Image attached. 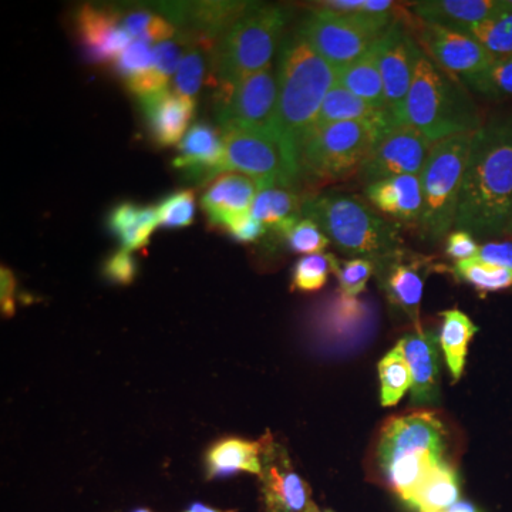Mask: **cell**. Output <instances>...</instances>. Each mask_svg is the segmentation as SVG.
I'll use <instances>...</instances> for the list:
<instances>
[{
    "label": "cell",
    "mask_w": 512,
    "mask_h": 512,
    "mask_svg": "<svg viewBox=\"0 0 512 512\" xmlns=\"http://www.w3.org/2000/svg\"><path fill=\"white\" fill-rule=\"evenodd\" d=\"M340 121H359V123L372 124L382 131L397 127L396 120L386 109H377L365 100L359 99L340 84H335L323 101L315 127L326 124L340 123ZM312 128V130H313Z\"/></svg>",
    "instance_id": "25"
},
{
    "label": "cell",
    "mask_w": 512,
    "mask_h": 512,
    "mask_svg": "<svg viewBox=\"0 0 512 512\" xmlns=\"http://www.w3.org/2000/svg\"><path fill=\"white\" fill-rule=\"evenodd\" d=\"M119 20V15L107 8L86 5L79 9L77 33L90 62H116L117 57L133 43V37L119 25Z\"/></svg>",
    "instance_id": "17"
},
{
    "label": "cell",
    "mask_w": 512,
    "mask_h": 512,
    "mask_svg": "<svg viewBox=\"0 0 512 512\" xmlns=\"http://www.w3.org/2000/svg\"><path fill=\"white\" fill-rule=\"evenodd\" d=\"M117 73L121 74L124 79L136 76L138 73L146 72V70L154 67V50L148 43L138 42L134 40L130 46L124 50L116 62Z\"/></svg>",
    "instance_id": "42"
},
{
    "label": "cell",
    "mask_w": 512,
    "mask_h": 512,
    "mask_svg": "<svg viewBox=\"0 0 512 512\" xmlns=\"http://www.w3.org/2000/svg\"><path fill=\"white\" fill-rule=\"evenodd\" d=\"M140 101L151 136L158 146L171 147L183 141L194 116V99L165 90Z\"/></svg>",
    "instance_id": "23"
},
{
    "label": "cell",
    "mask_w": 512,
    "mask_h": 512,
    "mask_svg": "<svg viewBox=\"0 0 512 512\" xmlns=\"http://www.w3.org/2000/svg\"><path fill=\"white\" fill-rule=\"evenodd\" d=\"M204 52H210V50L200 45L185 52L175 77V93L194 99L200 92L205 74Z\"/></svg>",
    "instance_id": "39"
},
{
    "label": "cell",
    "mask_w": 512,
    "mask_h": 512,
    "mask_svg": "<svg viewBox=\"0 0 512 512\" xmlns=\"http://www.w3.org/2000/svg\"><path fill=\"white\" fill-rule=\"evenodd\" d=\"M379 377L380 400L383 406H396L412 387V373L400 343L380 360Z\"/></svg>",
    "instance_id": "32"
},
{
    "label": "cell",
    "mask_w": 512,
    "mask_h": 512,
    "mask_svg": "<svg viewBox=\"0 0 512 512\" xmlns=\"http://www.w3.org/2000/svg\"><path fill=\"white\" fill-rule=\"evenodd\" d=\"M400 16L387 13L336 12L315 8L302 19L298 33L335 69L365 55Z\"/></svg>",
    "instance_id": "9"
},
{
    "label": "cell",
    "mask_w": 512,
    "mask_h": 512,
    "mask_svg": "<svg viewBox=\"0 0 512 512\" xmlns=\"http://www.w3.org/2000/svg\"><path fill=\"white\" fill-rule=\"evenodd\" d=\"M480 251L476 239L467 231L450 232L446 242V254L457 262L467 261V259L476 258Z\"/></svg>",
    "instance_id": "47"
},
{
    "label": "cell",
    "mask_w": 512,
    "mask_h": 512,
    "mask_svg": "<svg viewBox=\"0 0 512 512\" xmlns=\"http://www.w3.org/2000/svg\"><path fill=\"white\" fill-rule=\"evenodd\" d=\"M302 205L303 201L291 188L264 185L255 197L251 212L266 229L286 238L301 221Z\"/></svg>",
    "instance_id": "27"
},
{
    "label": "cell",
    "mask_w": 512,
    "mask_h": 512,
    "mask_svg": "<svg viewBox=\"0 0 512 512\" xmlns=\"http://www.w3.org/2000/svg\"><path fill=\"white\" fill-rule=\"evenodd\" d=\"M154 50V67L164 74V76L171 77L178 70L181 59V49L173 40L158 43L153 47Z\"/></svg>",
    "instance_id": "48"
},
{
    "label": "cell",
    "mask_w": 512,
    "mask_h": 512,
    "mask_svg": "<svg viewBox=\"0 0 512 512\" xmlns=\"http://www.w3.org/2000/svg\"><path fill=\"white\" fill-rule=\"evenodd\" d=\"M501 5H503V9L507 10V12H512V0H501Z\"/></svg>",
    "instance_id": "53"
},
{
    "label": "cell",
    "mask_w": 512,
    "mask_h": 512,
    "mask_svg": "<svg viewBox=\"0 0 512 512\" xmlns=\"http://www.w3.org/2000/svg\"><path fill=\"white\" fill-rule=\"evenodd\" d=\"M289 248L296 254H322L330 245V239L312 220L303 218L286 235Z\"/></svg>",
    "instance_id": "41"
},
{
    "label": "cell",
    "mask_w": 512,
    "mask_h": 512,
    "mask_svg": "<svg viewBox=\"0 0 512 512\" xmlns=\"http://www.w3.org/2000/svg\"><path fill=\"white\" fill-rule=\"evenodd\" d=\"M377 284L394 312L421 328L420 308L424 284L437 266L429 256L399 248L375 262Z\"/></svg>",
    "instance_id": "12"
},
{
    "label": "cell",
    "mask_w": 512,
    "mask_h": 512,
    "mask_svg": "<svg viewBox=\"0 0 512 512\" xmlns=\"http://www.w3.org/2000/svg\"><path fill=\"white\" fill-rule=\"evenodd\" d=\"M454 228L476 237L512 231V113L497 114L474 133Z\"/></svg>",
    "instance_id": "1"
},
{
    "label": "cell",
    "mask_w": 512,
    "mask_h": 512,
    "mask_svg": "<svg viewBox=\"0 0 512 512\" xmlns=\"http://www.w3.org/2000/svg\"><path fill=\"white\" fill-rule=\"evenodd\" d=\"M460 500V478L448 463L437 467L414 495L410 507L420 512L448 510Z\"/></svg>",
    "instance_id": "31"
},
{
    "label": "cell",
    "mask_w": 512,
    "mask_h": 512,
    "mask_svg": "<svg viewBox=\"0 0 512 512\" xmlns=\"http://www.w3.org/2000/svg\"><path fill=\"white\" fill-rule=\"evenodd\" d=\"M276 77V134L299 164L303 140L315 127L325 97L338 84L339 72L296 32L282 45Z\"/></svg>",
    "instance_id": "2"
},
{
    "label": "cell",
    "mask_w": 512,
    "mask_h": 512,
    "mask_svg": "<svg viewBox=\"0 0 512 512\" xmlns=\"http://www.w3.org/2000/svg\"><path fill=\"white\" fill-rule=\"evenodd\" d=\"M365 194L370 204L400 224L419 225L423 194L419 175H400L367 184Z\"/></svg>",
    "instance_id": "24"
},
{
    "label": "cell",
    "mask_w": 512,
    "mask_h": 512,
    "mask_svg": "<svg viewBox=\"0 0 512 512\" xmlns=\"http://www.w3.org/2000/svg\"><path fill=\"white\" fill-rule=\"evenodd\" d=\"M121 26L134 40L148 43V45L167 42L175 33L174 26L167 19L148 13L146 10L128 13L121 22Z\"/></svg>",
    "instance_id": "37"
},
{
    "label": "cell",
    "mask_w": 512,
    "mask_h": 512,
    "mask_svg": "<svg viewBox=\"0 0 512 512\" xmlns=\"http://www.w3.org/2000/svg\"><path fill=\"white\" fill-rule=\"evenodd\" d=\"M168 83H170V77L158 72L156 67L126 80L128 90L140 100L165 92Z\"/></svg>",
    "instance_id": "44"
},
{
    "label": "cell",
    "mask_w": 512,
    "mask_h": 512,
    "mask_svg": "<svg viewBox=\"0 0 512 512\" xmlns=\"http://www.w3.org/2000/svg\"><path fill=\"white\" fill-rule=\"evenodd\" d=\"M474 134H458L433 143L420 174L423 208L419 234L424 241H441L456 224L458 202Z\"/></svg>",
    "instance_id": "6"
},
{
    "label": "cell",
    "mask_w": 512,
    "mask_h": 512,
    "mask_svg": "<svg viewBox=\"0 0 512 512\" xmlns=\"http://www.w3.org/2000/svg\"><path fill=\"white\" fill-rule=\"evenodd\" d=\"M375 269V262L366 258L339 261L335 275L338 276L340 295L356 299L360 293L365 292L367 282L375 275Z\"/></svg>",
    "instance_id": "40"
},
{
    "label": "cell",
    "mask_w": 512,
    "mask_h": 512,
    "mask_svg": "<svg viewBox=\"0 0 512 512\" xmlns=\"http://www.w3.org/2000/svg\"><path fill=\"white\" fill-rule=\"evenodd\" d=\"M133 512H151L150 510H146V508H140V510H136Z\"/></svg>",
    "instance_id": "54"
},
{
    "label": "cell",
    "mask_w": 512,
    "mask_h": 512,
    "mask_svg": "<svg viewBox=\"0 0 512 512\" xmlns=\"http://www.w3.org/2000/svg\"><path fill=\"white\" fill-rule=\"evenodd\" d=\"M437 512H446V511H437Z\"/></svg>",
    "instance_id": "56"
},
{
    "label": "cell",
    "mask_w": 512,
    "mask_h": 512,
    "mask_svg": "<svg viewBox=\"0 0 512 512\" xmlns=\"http://www.w3.org/2000/svg\"><path fill=\"white\" fill-rule=\"evenodd\" d=\"M264 184L239 173H224L212 181L201 200V207L215 227L225 229L229 222L251 212L255 197Z\"/></svg>",
    "instance_id": "19"
},
{
    "label": "cell",
    "mask_w": 512,
    "mask_h": 512,
    "mask_svg": "<svg viewBox=\"0 0 512 512\" xmlns=\"http://www.w3.org/2000/svg\"><path fill=\"white\" fill-rule=\"evenodd\" d=\"M107 225L126 251L146 247L158 227L157 208L121 202L111 210Z\"/></svg>",
    "instance_id": "28"
},
{
    "label": "cell",
    "mask_w": 512,
    "mask_h": 512,
    "mask_svg": "<svg viewBox=\"0 0 512 512\" xmlns=\"http://www.w3.org/2000/svg\"><path fill=\"white\" fill-rule=\"evenodd\" d=\"M225 231L241 244H254L258 239L264 237L266 228L261 221L256 220L252 212H248V214L241 215L229 222Z\"/></svg>",
    "instance_id": "46"
},
{
    "label": "cell",
    "mask_w": 512,
    "mask_h": 512,
    "mask_svg": "<svg viewBox=\"0 0 512 512\" xmlns=\"http://www.w3.org/2000/svg\"><path fill=\"white\" fill-rule=\"evenodd\" d=\"M276 109L278 77L271 66L238 82L218 84L215 114L222 128H251L278 136Z\"/></svg>",
    "instance_id": "11"
},
{
    "label": "cell",
    "mask_w": 512,
    "mask_h": 512,
    "mask_svg": "<svg viewBox=\"0 0 512 512\" xmlns=\"http://www.w3.org/2000/svg\"><path fill=\"white\" fill-rule=\"evenodd\" d=\"M476 258L512 269V242H488L480 247Z\"/></svg>",
    "instance_id": "49"
},
{
    "label": "cell",
    "mask_w": 512,
    "mask_h": 512,
    "mask_svg": "<svg viewBox=\"0 0 512 512\" xmlns=\"http://www.w3.org/2000/svg\"><path fill=\"white\" fill-rule=\"evenodd\" d=\"M338 265L339 259L333 254L303 256L293 268V291H319L328 282L329 275L335 274Z\"/></svg>",
    "instance_id": "36"
},
{
    "label": "cell",
    "mask_w": 512,
    "mask_h": 512,
    "mask_svg": "<svg viewBox=\"0 0 512 512\" xmlns=\"http://www.w3.org/2000/svg\"><path fill=\"white\" fill-rule=\"evenodd\" d=\"M137 271L136 259L126 249H120L111 254L103 265L104 278L117 285L133 284Z\"/></svg>",
    "instance_id": "43"
},
{
    "label": "cell",
    "mask_w": 512,
    "mask_h": 512,
    "mask_svg": "<svg viewBox=\"0 0 512 512\" xmlns=\"http://www.w3.org/2000/svg\"><path fill=\"white\" fill-rule=\"evenodd\" d=\"M421 53L423 50L403 16L379 39V66L386 109L397 126H406L404 109Z\"/></svg>",
    "instance_id": "13"
},
{
    "label": "cell",
    "mask_w": 512,
    "mask_h": 512,
    "mask_svg": "<svg viewBox=\"0 0 512 512\" xmlns=\"http://www.w3.org/2000/svg\"><path fill=\"white\" fill-rule=\"evenodd\" d=\"M453 272L481 293L500 292L512 288V269L471 258L456 262Z\"/></svg>",
    "instance_id": "33"
},
{
    "label": "cell",
    "mask_w": 512,
    "mask_h": 512,
    "mask_svg": "<svg viewBox=\"0 0 512 512\" xmlns=\"http://www.w3.org/2000/svg\"><path fill=\"white\" fill-rule=\"evenodd\" d=\"M158 225L168 229L185 228L195 217V195L183 190L167 195L157 207Z\"/></svg>",
    "instance_id": "38"
},
{
    "label": "cell",
    "mask_w": 512,
    "mask_h": 512,
    "mask_svg": "<svg viewBox=\"0 0 512 512\" xmlns=\"http://www.w3.org/2000/svg\"><path fill=\"white\" fill-rule=\"evenodd\" d=\"M410 12L426 25L466 33L503 10L501 0H423L409 3Z\"/></svg>",
    "instance_id": "22"
},
{
    "label": "cell",
    "mask_w": 512,
    "mask_h": 512,
    "mask_svg": "<svg viewBox=\"0 0 512 512\" xmlns=\"http://www.w3.org/2000/svg\"><path fill=\"white\" fill-rule=\"evenodd\" d=\"M248 6L244 2L174 3L163 10L173 22L190 30L188 39L192 36L197 45L211 50L214 39L224 36Z\"/></svg>",
    "instance_id": "18"
},
{
    "label": "cell",
    "mask_w": 512,
    "mask_h": 512,
    "mask_svg": "<svg viewBox=\"0 0 512 512\" xmlns=\"http://www.w3.org/2000/svg\"><path fill=\"white\" fill-rule=\"evenodd\" d=\"M406 25L416 29L414 37L421 50L440 69L456 77L461 83L484 72L495 62V57L467 33L426 25L414 16L412 22Z\"/></svg>",
    "instance_id": "14"
},
{
    "label": "cell",
    "mask_w": 512,
    "mask_h": 512,
    "mask_svg": "<svg viewBox=\"0 0 512 512\" xmlns=\"http://www.w3.org/2000/svg\"><path fill=\"white\" fill-rule=\"evenodd\" d=\"M302 215L345 254L376 262L403 248L399 224L384 220L352 195L323 194L303 201Z\"/></svg>",
    "instance_id": "5"
},
{
    "label": "cell",
    "mask_w": 512,
    "mask_h": 512,
    "mask_svg": "<svg viewBox=\"0 0 512 512\" xmlns=\"http://www.w3.org/2000/svg\"><path fill=\"white\" fill-rule=\"evenodd\" d=\"M225 156L222 174L239 173L264 184L291 188L301 170L278 136L251 128H222Z\"/></svg>",
    "instance_id": "10"
},
{
    "label": "cell",
    "mask_w": 512,
    "mask_h": 512,
    "mask_svg": "<svg viewBox=\"0 0 512 512\" xmlns=\"http://www.w3.org/2000/svg\"><path fill=\"white\" fill-rule=\"evenodd\" d=\"M511 234H512V231H511Z\"/></svg>",
    "instance_id": "57"
},
{
    "label": "cell",
    "mask_w": 512,
    "mask_h": 512,
    "mask_svg": "<svg viewBox=\"0 0 512 512\" xmlns=\"http://www.w3.org/2000/svg\"><path fill=\"white\" fill-rule=\"evenodd\" d=\"M288 20L289 12L281 6L249 3L215 47L218 84L238 82L271 66Z\"/></svg>",
    "instance_id": "7"
},
{
    "label": "cell",
    "mask_w": 512,
    "mask_h": 512,
    "mask_svg": "<svg viewBox=\"0 0 512 512\" xmlns=\"http://www.w3.org/2000/svg\"><path fill=\"white\" fill-rule=\"evenodd\" d=\"M466 33L495 59L512 56V12L503 9L493 18L474 25Z\"/></svg>",
    "instance_id": "35"
},
{
    "label": "cell",
    "mask_w": 512,
    "mask_h": 512,
    "mask_svg": "<svg viewBox=\"0 0 512 512\" xmlns=\"http://www.w3.org/2000/svg\"><path fill=\"white\" fill-rule=\"evenodd\" d=\"M319 512H333V511H330V510H326V511H319Z\"/></svg>",
    "instance_id": "55"
},
{
    "label": "cell",
    "mask_w": 512,
    "mask_h": 512,
    "mask_svg": "<svg viewBox=\"0 0 512 512\" xmlns=\"http://www.w3.org/2000/svg\"><path fill=\"white\" fill-rule=\"evenodd\" d=\"M433 146L410 126H397L384 133L359 171V180L372 184L400 175H419Z\"/></svg>",
    "instance_id": "15"
},
{
    "label": "cell",
    "mask_w": 512,
    "mask_h": 512,
    "mask_svg": "<svg viewBox=\"0 0 512 512\" xmlns=\"http://www.w3.org/2000/svg\"><path fill=\"white\" fill-rule=\"evenodd\" d=\"M468 92L491 101L512 100V56L495 59L484 72L464 80Z\"/></svg>",
    "instance_id": "34"
},
{
    "label": "cell",
    "mask_w": 512,
    "mask_h": 512,
    "mask_svg": "<svg viewBox=\"0 0 512 512\" xmlns=\"http://www.w3.org/2000/svg\"><path fill=\"white\" fill-rule=\"evenodd\" d=\"M446 512H481L476 505L467 503V501H458L453 507L448 508Z\"/></svg>",
    "instance_id": "51"
},
{
    "label": "cell",
    "mask_w": 512,
    "mask_h": 512,
    "mask_svg": "<svg viewBox=\"0 0 512 512\" xmlns=\"http://www.w3.org/2000/svg\"><path fill=\"white\" fill-rule=\"evenodd\" d=\"M264 439L262 473L259 478H261L266 510L268 512H319L318 505L312 500L311 487L296 473L288 451L281 444L275 443L269 431Z\"/></svg>",
    "instance_id": "16"
},
{
    "label": "cell",
    "mask_w": 512,
    "mask_h": 512,
    "mask_svg": "<svg viewBox=\"0 0 512 512\" xmlns=\"http://www.w3.org/2000/svg\"><path fill=\"white\" fill-rule=\"evenodd\" d=\"M265 439L248 441L229 437L212 444L205 457L208 478H221L247 471L261 476Z\"/></svg>",
    "instance_id": "26"
},
{
    "label": "cell",
    "mask_w": 512,
    "mask_h": 512,
    "mask_svg": "<svg viewBox=\"0 0 512 512\" xmlns=\"http://www.w3.org/2000/svg\"><path fill=\"white\" fill-rule=\"evenodd\" d=\"M338 72L340 86L345 87L350 93L365 100L366 103L372 104L377 109H386L379 66V40L367 50L365 55Z\"/></svg>",
    "instance_id": "29"
},
{
    "label": "cell",
    "mask_w": 512,
    "mask_h": 512,
    "mask_svg": "<svg viewBox=\"0 0 512 512\" xmlns=\"http://www.w3.org/2000/svg\"><path fill=\"white\" fill-rule=\"evenodd\" d=\"M225 147L222 133L208 123L194 124L178 144L173 165L188 180H211L222 174Z\"/></svg>",
    "instance_id": "21"
},
{
    "label": "cell",
    "mask_w": 512,
    "mask_h": 512,
    "mask_svg": "<svg viewBox=\"0 0 512 512\" xmlns=\"http://www.w3.org/2000/svg\"><path fill=\"white\" fill-rule=\"evenodd\" d=\"M447 431L439 414L413 410L387 420L376 444L384 480L407 505L430 474L446 463Z\"/></svg>",
    "instance_id": "3"
},
{
    "label": "cell",
    "mask_w": 512,
    "mask_h": 512,
    "mask_svg": "<svg viewBox=\"0 0 512 512\" xmlns=\"http://www.w3.org/2000/svg\"><path fill=\"white\" fill-rule=\"evenodd\" d=\"M399 343L412 373V403L439 402L440 355L436 333L419 329L404 336Z\"/></svg>",
    "instance_id": "20"
},
{
    "label": "cell",
    "mask_w": 512,
    "mask_h": 512,
    "mask_svg": "<svg viewBox=\"0 0 512 512\" xmlns=\"http://www.w3.org/2000/svg\"><path fill=\"white\" fill-rule=\"evenodd\" d=\"M485 120L468 89L421 53L404 109V124L431 143L474 134Z\"/></svg>",
    "instance_id": "4"
},
{
    "label": "cell",
    "mask_w": 512,
    "mask_h": 512,
    "mask_svg": "<svg viewBox=\"0 0 512 512\" xmlns=\"http://www.w3.org/2000/svg\"><path fill=\"white\" fill-rule=\"evenodd\" d=\"M384 133L387 131L359 121H340L313 128L299 150L301 177L316 183L348 180L359 174Z\"/></svg>",
    "instance_id": "8"
},
{
    "label": "cell",
    "mask_w": 512,
    "mask_h": 512,
    "mask_svg": "<svg viewBox=\"0 0 512 512\" xmlns=\"http://www.w3.org/2000/svg\"><path fill=\"white\" fill-rule=\"evenodd\" d=\"M318 5L316 8L336 12L387 13L396 9V3L392 0H328Z\"/></svg>",
    "instance_id": "45"
},
{
    "label": "cell",
    "mask_w": 512,
    "mask_h": 512,
    "mask_svg": "<svg viewBox=\"0 0 512 512\" xmlns=\"http://www.w3.org/2000/svg\"><path fill=\"white\" fill-rule=\"evenodd\" d=\"M184 512H234V511H220L217 508L208 507L202 503L191 504Z\"/></svg>",
    "instance_id": "52"
},
{
    "label": "cell",
    "mask_w": 512,
    "mask_h": 512,
    "mask_svg": "<svg viewBox=\"0 0 512 512\" xmlns=\"http://www.w3.org/2000/svg\"><path fill=\"white\" fill-rule=\"evenodd\" d=\"M0 302H2V313L5 316L15 315L16 311V278L10 269L3 266L0 271Z\"/></svg>",
    "instance_id": "50"
},
{
    "label": "cell",
    "mask_w": 512,
    "mask_h": 512,
    "mask_svg": "<svg viewBox=\"0 0 512 512\" xmlns=\"http://www.w3.org/2000/svg\"><path fill=\"white\" fill-rule=\"evenodd\" d=\"M441 316H443L440 332L441 348L446 357L448 370L453 376L454 383H457L466 367L468 345L478 329L466 313L458 309H450L441 313Z\"/></svg>",
    "instance_id": "30"
}]
</instances>
